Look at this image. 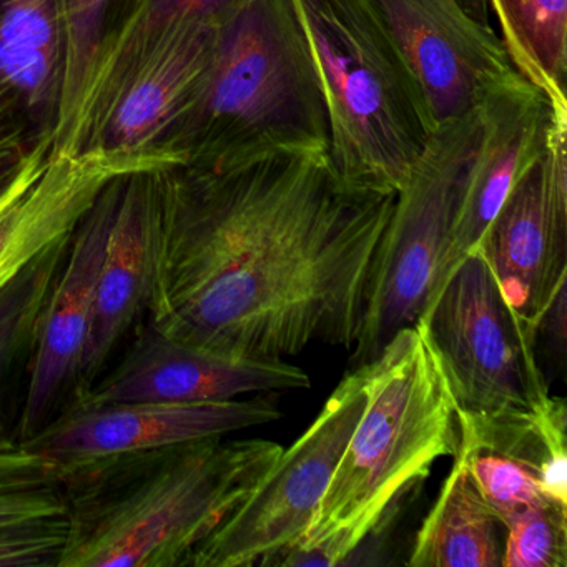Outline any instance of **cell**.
I'll use <instances>...</instances> for the list:
<instances>
[{"label":"cell","instance_id":"6","mask_svg":"<svg viewBox=\"0 0 567 567\" xmlns=\"http://www.w3.org/2000/svg\"><path fill=\"white\" fill-rule=\"evenodd\" d=\"M476 135L474 109L437 125L396 192L353 347L354 368L374 360L398 331L414 327L431 300Z\"/></svg>","mask_w":567,"mask_h":567},{"label":"cell","instance_id":"30","mask_svg":"<svg viewBox=\"0 0 567 567\" xmlns=\"http://www.w3.org/2000/svg\"><path fill=\"white\" fill-rule=\"evenodd\" d=\"M460 2L473 18L483 22V24L491 25L489 9H487L486 0H460Z\"/></svg>","mask_w":567,"mask_h":567},{"label":"cell","instance_id":"7","mask_svg":"<svg viewBox=\"0 0 567 567\" xmlns=\"http://www.w3.org/2000/svg\"><path fill=\"white\" fill-rule=\"evenodd\" d=\"M417 321L457 414L524 413L550 400L537 331L507 303L480 250L454 268Z\"/></svg>","mask_w":567,"mask_h":567},{"label":"cell","instance_id":"16","mask_svg":"<svg viewBox=\"0 0 567 567\" xmlns=\"http://www.w3.org/2000/svg\"><path fill=\"white\" fill-rule=\"evenodd\" d=\"M217 25L214 19H195L161 35L109 95L84 152H165L172 128L210 62Z\"/></svg>","mask_w":567,"mask_h":567},{"label":"cell","instance_id":"3","mask_svg":"<svg viewBox=\"0 0 567 567\" xmlns=\"http://www.w3.org/2000/svg\"><path fill=\"white\" fill-rule=\"evenodd\" d=\"M327 109L291 0H248L218 21L210 62L164 151L190 167L268 152H328Z\"/></svg>","mask_w":567,"mask_h":567},{"label":"cell","instance_id":"24","mask_svg":"<svg viewBox=\"0 0 567 567\" xmlns=\"http://www.w3.org/2000/svg\"><path fill=\"white\" fill-rule=\"evenodd\" d=\"M69 240L38 258L0 295V403L16 363L29 347L34 348L42 310L64 264Z\"/></svg>","mask_w":567,"mask_h":567},{"label":"cell","instance_id":"22","mask_svg":"<svg viewBox=\"0 0 567 567\" xmlns=\"http://www.w3.org/2000/svg\"><path fill=\"white\" fill-rule=\"evenodd\" d=\"M71 513L69 474L28 441L0 436V526Z\"/></svg>","mask_w":567,"mask_h":567},{"label":"cell","instance_id":"5","mask_svg":"<svg viewBox=\"0 0 567 567\" xmlns=\"http://www.w3.org/2000/svg\"><path fill=\"white\" fill-rule=\"evenodd\" d=\"M327 109L328 157L357 190L396 194L434 125L374 0H291Z\"/></svg>","mask_w":567,"mask_h":567},{"label":"cell","instance_id":"8","mask_svg":"<svg viewBox=\"0 0 567 567\" xmlns=\"http://www.w3.org/2000/svg\"><path fill=\"white\" fill-rule=\"evenodd\" d=\"M367 404V367L334 388L307 431L281 451L257 489L195 550L192 567L270 566L313 520Z\"/></svg>","mask_w":567,"mask_h":567},{"label":"cell","instance_id":"25","mask_svg":"<svg viewBox=\"0 0 567 567\" xmlns=\"http://www.w3.org/2000/svg\"><path fill=\"white\" fill-rule=\"evenodd\" d=\"M503 567H566L567 504L546 501L504 514Z\"/></svg>","mask_w":567,"mask_h":567},{"label":"cell","instance_id":"21","mask_svg":"<svg viewBox=\"0 0 567 567\" xmlns=\"http://www.w3.org/2000/svg\"><path fill=\"white\" fill-rule=\"evenodd\" d=\"M517 74L536 85L567 127V0H486Z\"/></svg>","mask_w":567,"mask_h":567},{"label":"cell","instance_id":"20","mask_svg":"<svg viewBox=\"0 0 567 567\" xmlns=\"http://www.w3.org/2000/svg\"><path fill=\"white\" fill-rule=\"evenodd\" d=\"M248 0H131L117 29L105 44L85 95L84 107L69 138L71 151H81L89 132L122 75L161 35L195 19L220 21Z\"/></svg>","mask_w":567,"mask_h":567},{"label":"cell","instance_id":"4","mask_svg":"<svg viewBox=\"0 0 567 567\" xmlns=\"http://www.w3.org/2000/svg\"><path fill=\"white\" fill-rule=\"evenodd\" d=\"M281 451L261 437L212 436L131 456L135 464L124 481L71 499L58 567L188 566Z\"/></svg>","mask_w":567,"mask_h":567},{"label":"cell","instance_id":"9","mask_svg":"<svg viewBox=\"0 0 567 567\" xmlns=\"http://www.w3.org/2000/svg\"><path fill=\"white\" fill-rule=\"evenodd\" d=\"M280 417L271 394L207 403L75 404L28 443L59 461L71 476L95 464L227 436Z\"/></svg>","mask_w":567,"mask_h":567},{"label":"cell","instance_id":"2","mask_svg":"<svg viewBox=\"0 0 567 567\" xmlns=\"http://www.w3.org/2000/svg\"><path fill=\"white\" fill-rule=\"evenodd\" d=\"M364 367L363 414L303 539L274 564H347L434 463L456 456V404L420 321Z\"/></svg>","mask_w":567,"mask_h":567},{"label":"cell","instance_id":"18","mask_svg":"<svg viewBox=\"0 0 567 567\" xmlns=\"http://www.w3.org/2000/svg\"><path fill=\"white\" fill-rule=\"evenodd\" d=\"M68 72L65 0H0V82L54 141Z\"/></svg>","mask_w":567,"mask_h":567},{"label":"cell","instance_id":"19","mask_svg":"<svg viewBox=\"0 0 567 567\" xmlns=\"http://www.w3.org/2000/svg\"><path fill=\"white\" fill-rule=\"evenodd\" d=\"M501 527L470 471L454 457L453 470L414 537L408 566L499 567Z\"/></svg>","mask_w":567,"mask_h":567},{"label":"cell","instance_id":"29","mask_svg":"<svg viewBox=\"0 0 567 567\" xmlns=\"http://www.w3.org/2000/svg\"><path fill=\"white\" fill-rule=\"evenodd\" d=\"M566 291L567 285L559 288L556 297L550 301L547 307L546 313L540 318L539 327H537V334H546L547 343H549L550 351L556 357L564 361L566 357V341H567V310H566Z\"/></svg>","mask_w":567,"mask_h":567},{"label":"cell","instance_id":"1","mask_svg":"<svg viewBox=\"0 0 567 567\" xmlns=\"http://www.w3.org/2000/svg\"><path fill=\"white\" fill-rule=\"evenodd\" d=\"M396 194L344 185L328 152L161 172L151 323L225 357L353 350Z\"/></svg>","mask_w":567,"mask_h":567},{"label":"cell","instance_id":"26","mask_svg":"<svg viewBox=\"0 0 567 567\" xmlns=\"http://www.w3.org/2000/svg\"><path fill=\"white\" fill-rule=\"evenodd\" d=\"M454 457L470 471L481 496L497 519L524 507L556 501L544 493L536 473L496 451L457 444Z\"/></svg>","mask_w":567,"mask_h":567},{"label":"cell","instance_id":"14","mask_svg":"<svg viewBox=\"0 0 567 567\" xmlns=\"http://www.w3.org/2000/svg\"><path fill=\"white\" fill-rule=\"evenodd\" d=\"M310 386V377L287 360L225 357L167 337L148 321L124 360L79 393L78 404L207 403Z\"/></svg>","mask_w":567,"mask_h":567},{"label":"cell","instance_id":"28","mask_svg":"<svg viewBox=\"0 0 567 567\" xmlns=\"http://www.w3.org/2000/svg\"><path fill=\"white\" fill-rule=\"evenodd\" d=\"M29 138H44L25 114L21 102L0 82V147Z\"/></svg>","mask_w":567,"mask_h":567},{"label":"cell","instance_id":"23","mask_svg":"<svg viewBox=\"0 0 567 567\" xmlns=\"http://www.w3.org/2000/svg\"><path fill=\"white\" fill-rule=\"evenodd\" d=\"M131 0H65L68 72L52 152L62 154L84 107L99 59Z\"/></svg>","mask_w":567,"mask_h":567},{"label":"cell","instance_id":"13","mask_svg":"<svg viewBox=\"0 0 567 567\" xmlns=\"http://www.w3.org/2000/svg\"><path fill=\"white\" fill-rule=\"evenodd\" d=\"M413 71L434 128L473 111L481 95L516 74L493 25L460 0H374Z\"/></svg>","mask_w":567,"mask_h":567},{"label":"cell","instance_id":"15","mask_svg":"<svg viewBox=\"0 0 567 567\" xmlns=\"http://www.w3.org/2000/svg\"><path fill=\"white\" fill-rule=\"evenodd\" d=\"M117 177L102 188L72 234L64 264L45 301L32 351L19 440L34 437L51 420L65 390L81 378L94 323L99 271L117 204Z\"/></svg>","mask_w":567,"mask_h":567},{"label":"cell","instance_id":"10","mask_svg":"<svg viewBox=\"0 0 567 567\" xmlns=\"http://www.w3.org/2000/svg\"><path fill=\"white\" fill-rule=\"evenodd\" d=\"M566 141L567 131L553 135L476 247L507 303L536 331L550 301L567 285Z\"/></svg>","mask_w":567,"mask_h":567},{"label":"cell","instance_id":"11","mask_svg":"<svg viewBox=\"0 0 567 567\" xmlns=\"http://www.w3.org/2000/svg\"><path fill=\"white\" fill-rule=\"evenodd\" d=\"M474 114L476 142L431 300L463 258L476 250L507 195L543 157L553 135L567 131L554 122L546 95L517 72L487 89L474 105Z\"/></svg>","mask_w":567,"mask_h":567},{"label":"cell","instance_id":"27","mask_svg":"<svg viewBox=\"0 0 567 567\" xmlns=\"http://www.w3.org/2000/svg\"><path fill=\"white\" fill-rule=\"evenodd\" d=\"M69 516L0 526V567H58Z\"/></svg>","mask_w":567,"mask_h":567},{"label":"cell","instance_id":"12","mask_svg":"<svg viewBox=\"0 0 567 567\" xmlns=\"http://www.w3.org/2000/svg\"><path fill=\"white\" fill-rule=\"evenodd\" d=\"M167 165H178L167 152L94 148L79 155H35L0 192V295L38 258L72 237L112 178Z\"/></svg>","mask_w":567,"mask_h":567},{"label":"cell","instance_id":"17","mask_svg":"<svg viewBox=\"0 0 567 567\" xmlns=\"http://www.w3.org/2000/svg\"><path fill=\"white\" fill-rule=\"evenodd\" d=\"M162 168H145L117 177V204L99 271L94 323L78 393L91 386L135 317L147 310Z\"/></svg>","mask_w":567,"mask_h":567}]
</instances>
